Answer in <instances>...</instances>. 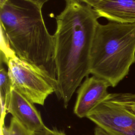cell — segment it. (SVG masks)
<instances>
[{
    "label": "cell",
    "instance_id": "3957f363",
    "mask_svg": "<svg viewBox=\"0 0 135 135\" xmlns=\"http://www.w3.org/2000/svg\"><path fill=\"white\" fill-rule=\"evenodd\" d=\"M135 62V22L99 23L90 52V74L115 86Z\"/></svg>",
    "mask_w": 135,
    "mask_h": 135
},
{
    "label": "cell",
    "instance_id": "6da1fadb",
    "mask_svg": "<svg viewBox=\"0 0 135 135\" xmlns=\"http://www.w3.org/2000/svg\"><path fill=\"white\" fill-rule=\"evenodd\" d=\"M56 17L54 37L57 98L66 108L82 80L90 74V59L99 18L93 8L78 0H64Z\"/></svg>",
    "mask_w": 135,
    "mask_h": 135
},
{
    "label": "cell",
    "instance_id": "8fae6325",
    "mask_svg": "<svg viewBox=\"0 0 135 135\" xmlns=\"http://www.w3.org/2000/svg\"><path fill=\"white\" fill-rule=\"evenodd\" d=\"M122 102L132 113L135 114V94L131 93H119Z\"/></svg>",
    "mask_w": 135,
    "mask_h": 135
},
{
    "label": "cell",
    "instance_id": "5b68a950",
    "mask_svg": "<svg viewBox=\"0 0 135 135\" xmlns=\"http://www.w3.org/2000/svg\"><path fill=\"white\" fill-rule=\"evenodd\" d=\"M86 118L110 135H135V114L122 102L119 93H109Z\"/></svg>",
    "mask_w": 135,
    "mask_h": 135
},
{
    "label": "cell",
    "instance_id": "5bb4252c",
    "mask_svg": "<svg viewBox=\"0 0 135 135\" xmlns=\"http://www.w3.org/2000/svg\"><path fill=\"white\" fill-rule=\"evenodd\" d=\"M94 135H110L101 128L96 127L94 129Z\"/></svg>",
    "mask_w": 135,
    "mask_h": 135
},
{
    "label": "cell",
    "instance_id": "8992f818",
    "mask_svg": "<svg viewBox=\"0 0 135 135\" xmlns=\"http://www.w3.org/2000/svg\"><path fill=\"white\" fill-rule=\"evenodd\" d=\"M111 86L106 80L92 75L86 77L77 91V98L73 112L79 118H86L88 114L99 103L104 100L109 93Z\"/></svg>",
    "mask_w": 135,
    "mask_h": 135
},
{
    "label": "cell",
    "instance_id": "ba28073f",
    "mask_svg": "<svg viewBox=\"0 0 135 135\" xmlns=\"http://www.w3.org/2000/svg\"><path fill=\"white\" fill-rule=\"evenodd\" d=\"M93 9L99 17L111 22H135V0H103Z\"/></svg>",
    "mask_w": 135,
    "mask_h": 135
},
{
    "label": "cell",
    "instance_id": "52a82bcc",
    "mask_svg": "<svg viewBox=\"0 0 135 135\" xmlns=\"http://www.w3.org/2000/svg\"><path fill=\"white\" fill-rule=\"evenodd\" d=\"M6 111L31 132L45 126L34 103L13 88L7 100Z\"/></svg>",
    "mask_w": 135,
    "mask_h": 135
},
{
    "label": "cell",
    "instance_id": "9a60e30c",
    "mask_svg": "<svg viewBox=\"0 0 135 135\" xmlns=\"http://www.w3.org/2000/svg\"><path fill=\"white\" fill-rule=\"evenodd\" d=\"M29 1H31L33 2H34L38 5L43 6L44 4H45L46 2H48L49 0H29Z\"/></svg>",
    "mask_w": 135,
    "mask_h": 135
},
{
    "label": "cell",
    "instance_id": "277c9868",
    "mask_svg": "<svg viewBox=\"0 0 135 135\" xmlns=\"http://www.w3.org/2000/svg\"><path fill=\"white\" fill-rule=\"evenodd\" d=\"M7 65L12 87L34 104L43 105L50 94L56 93L57 80L41 68L16 55Z\"/></svg>",
    "mask_w": 135,
    "mask_h": 135
},
{
    "label": "cell",
    "instance_id": "7a4b0ae2",
    "mask_svg": "<svg viewBox=\"0 0 135 135\" xmlns=\"http://www.w3.org/2000/svg\"><path fill=\"white\" fill-rule=\"evenodd\" d=\"M42 8L29 0H0L1 28L17 56L57 80L54 37L46 28Z\"/></svg>",
    "mask_w": 135,
    "mask_h": 135
},
{
    "label": "cell",
    "instance_id": "30bf717a",
    "mask_svg": "<svg viewBox=\"0 0 135 135\" xmlns=\"http://www.w3.org/2000/svg\"><path fill=\"white\" fill-rule=\"evenodd\" d=\"M1 135H32V132L12 117L8 126H1Z\"/></svg>",
    "mask_w": 135,
    "mask_h": 135
},
{
    "label": "cell",
    "instance_id": "7c38bea8",
    "mask_svg": "<svg viewBox=\"0 0 135 135\" xmlns=\"http://www.w3.org/2000/svg\"><path fill=\"white\" fill-rule=\"evenodd\" d=\"M32 135H66L64 132L56 128L50 129L46 126L44 128L32 132Z\"/></svg>",
    "mask_w": 135,
    "mask_h": 135
},
{
    "label": "cell",
    "instance_id": "4fadbf2b",
    "mask_svg": "<svg viewBox=\"0 0 135 135\" xmlns=\"http://www.w3.org/2000/svg\"><path fill=\"white\" fill-rule=\"evenodd\" d=\"M78 1L87 4L88 5L92 7V8H94L96 6H97L103 0H78Z\"/></svg>",
    "mask_w": 135,
    "mask_h": 135
},
{
    "label": "cell",
    "instance_id": "9c48e42d",
    "mask_svg": "<svg viewBox=\"0 0 135 135\" xmlns=\"http://www.w3.org/2000/svg\"><path fill=\"white\" fill-rule=\"evenodd\" d=\"M12 85L8 72L1 65L0 69V95L1 104V125L4 124V121L7 113V102L12 90Z\"/></svg>",
    "mask_w": 135,
    "mask_h": 135
}]
</instances>
